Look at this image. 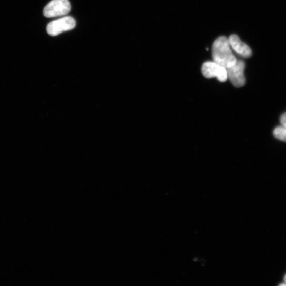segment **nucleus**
<instances>
[{"mask_svg":"<svg viewBox=\"0 0 286 286\" xmlns=\"http://www.w3.org/2000/svg\"><path fill=\"white\" fill-rule=\"evenodd\" d=\"M212 56L215 63L226 69L234 66L237 59L232 53L229 39L221 36L214 42L212 49Z\"/></svg>","mask_w":286,"mask_h":286,"instance_id":"nucleus-1","label":"nucleus"},{"mask_svg":"<svg viewBox=\"0 0 286 286\" xmlns=\"http://www.w3.org/2000/svg\"><path fill=\"white\" fill-rule=\"evenodd\" d=\"M71 10L68 0H52L45 7L44 15L47 18H53L67 15Z\"/></svg>","mask_w":286,"mask_h":286,"instance_id":"nucleus-2","label":"nucleus"},{"mask_svg":"<svg viewBox=\"0 0 286 286\" xmlns=\"http://www.w3.org/2000/svg\"><path fill=\"white\" fill-rule=\"evenodd\" d=\"M76 22L71 17H66L48 23L47 32L51 36H56L60 34L71 30L75 28Z\"/></svg>","mask_w":286,"mask_h":286,"instance_id":"nucleus-3","label":"nucleus"},{"mask_svg":"<svg viewBox=\"0 0 286 286\" xmlns=\"http://www.w3.org/2000/svg\"><path fill=\"white\" fill-rule=\"evenodd\" d=\"M202 72L203 76L207 79L216 78L221 82L228 80L227 69L214 61L205 62L202 66Z\"/></svg>","mask_w":286,"mask_h":286,"instance_id":"nucleus-4","label":"nucleus"},{"mask_svg":"<svg viewBox=\"0 0 286 286\" xmlns=\"http://www.w3.org/2000/svg\"><path fill=\"white\" fill-rule=\"evenodd\" d=\"M245 68L244 62L237 60L234 66L227 69L228 79L236 88H241L245 84Z\"/></svg>","mask_w":286,"mask_h":286,"instance_id":"nucleus-5","label":"nucleus"},{"mask_svg":"<svg viewBox=\"0 0 286 286\" xmlns=\"http://www.w3.org/2000/svg\"><path fill=\"white\" fill-rule=\"evenodd\" d=\"M228 39L231 47L238 55L246 58L252 56V51L251 48L242 42L238 35H231Z\"/></svg>","mask_w":286,"mask_h":286,"instance_id":"nucleus-6","label":"nucleus"},{"mask_svg":"<svg viewBox=\"0 0 286 286\" xmlns=\"http://www.w3.org/2000/svg\"><path fill=\"white\" fill-rule=\"evenodd\" d=\"M273 134L277 139L286 142V126L281 125L277 127L273 130Z\"/></svg>","mask_w":286,"mask_h":286,"instance_id":"nucleus-7","label":"nucleus"},{"mask_svg":"<svg viewBox=\"0 0 286 286\" xmlns=\"http://www.w3.org/2000/svg\"><path fill=\"white\" fill-rule=\"evenodd\" d=\"M280 120L281 125L286 126V113L282 115L280 117Z\"/></svg>","mask_w":286,"mask_h":286,"instance_id":"nucleus-8","label":"nucleus"},{"mask_svg":"<svg viewBox=\"0 0 286 286\" xmlns=\"http://www.w3.org/2000/svg\"><path fill=\"white\" fill-rule=\"evenodd\" d=\"M284 280L285 283H286V275L284 276Z\"/></svg>","mask_w":286,"mask_h":286,"instance_id":"nucleus-9","label":"nucleus"}]
</instances>
